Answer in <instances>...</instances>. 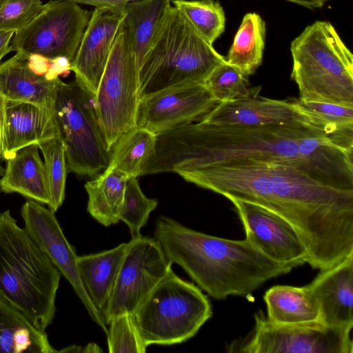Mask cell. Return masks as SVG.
Wrapping results in <instances>:
<instances>
[{
  "instance_id": "6da1fadb",
  "label": "cell",
  "mask_w": 353,
  "mask_h": 353,
  "mask_svg": "<svg viewBox=\"0 0 353 353\" xmlns=\"http://www.w3.org/2000/svg\"><path fill=\"white\" fill-rule=\"evenodd\" d=\"M176 173L229 200L251 202L284 218L314 269H327L353 254V189L326 184L291 165L256 159Z\"/></svg>"
},
{
  "instance_id": "7a4b0ae2",
  "label": "cell",
  "mask_w": 353,
  "mask_h": 353,
  "mask_svg": "<svg viewBox=\"0 0 353 353\" xmlns=\"http://www.w3.org/2000/svg\"><path fill=\"white\" fill-rule=\"evenodd\" d=\"M243 159L291 165L336 187L351 164L350 152L314 125L241 128L198 121L156 134L146 168L150 174L176 172Z\"/></svg>"
},
{
  "instance_id": "3957f363",
  "label": "cell",
  "mask_w": 353,
  "mask_h": 353,
  "mask_svg": "<svg viewBox=\"0 0 353 353\" xmlns=\"http://www.w3.org/2000/svg\"><path fill=\"white\" fill-rule=\"evenodd\" d=\"M168 261L183 268L212 298L248 297L269 279L292 268L267 257L246 239L230 240L190 229L165 216L154 232Z\"/></svg>"
},
{
  "instance_id": "277c9868",
  "label": "cell",
  "mask_w": 353,
  "mask_h": 353,
  "mask_svg": "<svg viewBox=\"0 0 353 353\" xmlns=\"http://www.w3.org/2000/svg\"><path fill=\"white\" fill-rule=\"evenodd\" d=\"M61 273L9 210L0 213V297L45 330L55 315Z\"/></svg>"
},
{
  "instance_id": "5b68a950",
  "label": "cell",
  "mask_w": 353,
  "mask_h": 353,
  "mask_svg": "<svg viewBox=\"0 0 353 353\" xmlns=\"http://www.w3.org/2000/svg\"><path fill=\"white\" fill-rule=\"evenodd\" d=\"M225 59L172 6L139 69V97L172 87L204 83Z\"/></svg>"
},
{
  "instance_id": "8992f818",
  "label": "cell",
  "mask_w": 353,
  "mask_h": 353,
  "mask_svg": "<svg viewBox=\"0 0 353 353\" xmlns=\"http://www.w3.org/2000/svg\"><path fill=\"white\" fill-rule=\"evenodd\" d=\"M290 51L299 99L353 107V55L331 23L307 26Z\"/></svg>"
},
{
  "instance_id": "52a82bcc",
  "label": "cell",
  "mask_w": 353,
  "mask_h": 353,
  "mask_svg": "<svg viewBox=\"0 0 353 353\" xmlns=\"http://www.w3.org/2000/svg\"><path fill=\"white\" fill-rule=\"evenodd\" d=\"M145 344L170 345L193 337L212 316L208 296L172 270L164 276L133 314Z\"/></svg>"
},
{
  "instance_id": "ba28073f",
  "label": "cell",
  "mask_w": 353,
  "mask_h": 353,
  "mask_svg": "<svg viewBox=\"0 0 353 353\" xmlns=\"http://www.w3.org/2000/svg\"><path fill=\"white\" fill-rule=\"evenodd\" d=\"M54 117L63 141L68 172L94 178L108 166L110 151L101 132L95 97L76 81L61 80Z\"/></svg>"
},
{
  "instance_id": "9c48e42d",
  "label": "cell",
  "mask_w": 353,
  "mask_h": 353,
  "mask_svg": "<svg viewBox=\"0 0 353 353\" xmlns=\"http://www.w3.org/2000/svg\"><path fill=\"white\" fill-rule=\"evenodd\" d=\"M139 70L123 21L114 40L95 96L99 125L111 152L136 127L140 100Z\"/></svg>"
},
{
  "instance_id": "30bf717a",
  "label": "cell",
  "mask_w": 353,
  "mask_h": 353,
  "mask_svg": "<svg viewBox=\"0 0 353 353\" xmlns=\"http://www.w3.org/2000/svg\"><path fill=\"white\" fill-rule=\"evenodd\" d=\"M253 330L232 342L229 352L352 353L351 328L330 326L321 321L276 324L261 310L254 314Z\"/></svg>"
},
{
  "instance_id": "8fae6325",
  "label": "cell",
  "mask_w": 353,
  "mask_h": 353,
  "mask_svg": "<svg viewBox=\"0 0 353 353\" xmlns=\"http://www.w3.org/2000/svg\"><path fill=\"white\" fill-rule=\"evenodd\" d=\"M90 15L78 3L51 0L26 28L14 33L10 51L26 57L40 54L50 60L63 57L72 62Z\"/></svg>"
},
{
  "instance_id": "7c38bea8",
  "label": "cell",
  "mask_w": 353,
  "mask_h": 353,
  "mask_svg": "<svg viewBox=\"0 0 353 353\" xmlns=\"http://www.w3.org/2000/svg\"><path fill=\"white\" fill-rule=\"evenodd\" d=\"M154 237L131 238L113 290L100 312L108 325L115 316L134 314L157 283L172 270Z\"/></svg>"
},
{
  "instance_id": "4fadbf2b",
  "label": "cell",
  "mask_w": 353,
  "mask_h": 353,
  "mask_svg": "<svg viewBox=\"0 0 353 353\" xmlns=\"http://www.w3.org/2000/svg\"><path fill=\"white\" fill-rule=\"evenodd\" d=\"M21 215L26 232L72 285L91 319L107 334L103 317L92 303L80 279L77 265L78 256L65 236L54 213L41 203L29 199L22 205Z\"/></svg>"
},
{
  "instance_id": "5bb4252c",
  "label": "cell",
  "mask_w": 353,
  "mask_h": 353,
  "mask_svg": "<svg viewBox=\"0 0 353 353\" xmlns=\"http://www.w3.org/2000/svg\"><path fill=\"white\" fill-rule=\"evenodd\" d=\"M217 103L205 83H189L141 97L136 127L155 135L180 125L198 122Z\"/></svg>"
},
{
  "instance_id": "9a60e30c",
  "label": "cell",
  "mask_w": 353,
  "mask_h": 353,
  "mask_svg": "<svg viewBox=\"0 0 353 353\" xmlns=\"http://www.w3.org/2000/svg\"><path fill=\"white\" fill-rule=\"evenodd\" d=\"M230 201L243 225L245 239L254 247L292 269L306 263L305 247L290 223L259 205L239 199Z\"/></svg>"
},
{
  "instance_id": "2e32d148",
  "label": "cell",
  "mask_w": 353,
  "mask_h": 353,
  "mask_svg": "<svg viewBox=\"0 0 353 353\" xmlns=\"http://www.w3.org/2000/svg\"><path fill=\"white\" fill-rule=\"evenodd\" d=\"M124 17V5L95 8L71 62L75 81L94 97Z\"/></svg>"
},
{
  "instance_id": "e0dca14e",
  "label": "cell",
  "mask_w": 353,
  "mask_h": 353,
  "mask_svg": "<svg viewBox=\"0 0 353 353\" xmlns=\"http://www.w3.org/2000/svg\"><path fill=\"white\" fill-rule=\"evenodd\" d=\"M199 121L241 128L315 126L297 107L294 98L272 99L260 96L259 92L242 100L219 103Z\"/></svg>"
},
{
  "instance_id": "ac0fdd59",
  "label": "cell",
  "mask_w": 353,
  "mask_h": 353,
  "mask_svg": "<svg viewBox=\"0 0 353 353\" xmlns=\"http://www.w3.org/2000/svg\"><path fill=\"white\" fill-rule=\"evenodd\" d=\"M327 325L353 327V254L338 264L322 270L307 285Z\"/></svg>"
},
{
  "instance_id": "d6986e66",
  "label": "cell",
  "mask_w": 353,
  "mask_h": 353,
  "mask_svg": "<svg viewBox=\"0 0 353 353\" xmlns=\"http://www.w3.org/2000/svg\"><path fill=\"white\" fill-rule=\"evenodd\" d=\"M28 57L16 53L0 64V94L6 101L24 102L54 110L59 77L39 74L28 66Z\"/></svg>"
},
{
  "instance_id": "ffe728a7",
  "label": "cell",
  "mask_w": 353,
  "mask_h": 353,
  "mask_svg": "<svg viewBox=\"0 0 353 353\" xmlns=\"http://www.w3.org/2000/svg\"><path fill=\"white\" fill-rule=\"evenodd\" d=\"M58 132L54 110L28 103L6 101L4 160L17 150L38 144Z\"/></svg>"
},
{
  "instance_id": "44dd1931",
  "label": "cell",
  "mask_w": 353,
  "mask_h": 353,
  "mask_svg": "<svg viewBox=\"0 0 353 353\" xmlns=\"http://www.w3.org/2000/svg\"><path fill=\"white\" fill-rule=\"evenodd\" d=\"M39 149L37 144H31L6 159L5 172L0 179V192L18 193L41 204H49L46 168Z\"/></svg>"
},
{
  "instance_id": "7402d4cb",
  "label": "cell",
  "mask_w": 353,
  "mask_h": 353,
  "mask_svg": "<svg viewBox=\"0 0 353 353\" xmlns=\"http://www.w3.org/2000/svg\"><path fill=\"white\" fill-rule=\"evenodd\" d=\"M172 0H135L124 5L123 24L138 70L172 8Z\"/></svg>"
},
{
  "instance_id": "603a6c76",
  "label": "cell",
  "mask_w": 353,
  "mask_h": 353,
  "mask_svg": "<svg viewBox=\"0 0 353 353\" xmlns=\"http://www.w3.org/2000/svg\"><path fill=\"white\" fill-rule=\"evenodd\" d=\"M128 247L122 243L103 252L78 256L77 265L83 287L100 311L108 299Z\"/></svg>"
},
{
  "instance_id": "cb8c5ba5",
  "label": "cell",
  "mask_w": 353,
  "mask_h": 353,
  "mask_svg": "<svg viewBox=\"0 0 353 353\" xmlns=\"http://www.w3.org/2000/svg\"><path fill=\"white\" fill-rule=\"evenodd\" d=\"M54 353L45 330L0 297V353Z\"/></svg>"
},
{
  "instance_id": "d4e9b609",
  "label": "cell",
  "mask_w": 353,
  "mask_h": 353,
  "mask_svg": "<svg viewBox=\"0 0 353 353\" xmlns=\"http://www.w3.org/2000/svg\"><path fill=\"white\" fill-rule=\"evenodd\" d=\"M263 299L267 307L266 317L274 323L320 321L318 307L307 285H274L265 292Z\"/></svg>"
},
{
  "instance_id": "484cf974",
  "label": "cell",
  "mask_w": 353,
  "mask_h": 353,
  "mask_svg": "<svg viewBox=\"0 0 353 353\" xmlns=\"http://www.w3.org/2000/svg\"><path fill=\"white\" fill-rule=\"evenodd\" d=\"M128 177L119 171L105 170L85 184L88 195L87 210L108 227L120 221V212Z\"/></svg>"
},
{
  "instance_id": "4316f807",
  "label": "cell",
  "mask_w": 353,
  "mask_h": 353,
  "mask_svg": "<svg viewBox=\"0 0 353 353\" xmlns=\"http://www.w3.org/2000/svg\"><path fill=\"white\" fill-rule=\"evenodd\" d=\"M265 34V22L261 16L254 12L246 14L235 34L226 61L246 77L254 74L262 63Z\"/></svg>"
},
{
  "instance_id": "83f0119b",
  "label": "cell",
  "mask_w": 353,
  "mask_h": 353,
  "mask_svg": "<svg viewBox=\"0 0 353 353\" xmlns=\"http://www.w3.org/2000/svg\"><path fill=\"white\" fill-rule=\"evenodd\" d=\"M297 107L313 125L339 146L353 151V107L339 104L304 101L299 98Z\"/></svg>"
},
{
  "instance_id": "f1b7e54d",
  "label": "cell",
  "mask_w": 353,
  "mask_h": 353,
  "mask_svg": "<svg viewBox=\"0 0 353 353\" xmlns=\"http://www.w3.org/2000/svg\"><path fill=\"white\" fill-rule=\"evenodd\" d=\"M155 144L154 134L135 127L121 137L112 149L105 170L119 171L128 179L140 176L142 168L154 153Z\"/></svg>"
},
{
  "instance_id": "f546056e",
  "label": "cell",
  "mask_w": 353,
  "mask_h": 353,
  "mask_svg": "<svg viewBox=\"0 0 353 353\" xmlns=\"http://www.w3.org/2000/svg\"><path fill=\"white\" fill-rule=\"evenodd\" d=\"M172 3L210 43L224 32L225 16L218 1L172 0Z\"/></svg>"
},
{
  "instance_id": "4dcf8cb0",
  "label": "cell",
  "mask_w": 353,
  "mask_h": 353,
  "mask_svg": "<svg viewBox=\"0 0 353 353\" xmlns=\"http://www.w3.org/2000/svg\"><path fill=\"white\" fill-rule=\"evenodd\" d=\"M37 145L44 158L50 194L48 206L55 213L65 199L68 168L64 145L59 132Z\"/></svg>"
},
{
  "instance_id": "1f68e13d",
  "label": "cell",
  "mask_w": 353,
  "mask_h": 353,
  "mask_svg": "<svg viewBox=\"0 0 353 353\" xmlns=\"http://www.w3.org/2000/svg\"><path fill=\"white\" fill-rule=\"evenodd\" d=\"M247 77L225 60L213 70L204 83L218 103L231 102L260 92L261 87L250 88Z\"/></svg>"
},
{
  "instance_id": "d6a6232c",
  "label": "cell",
  "mask_w": 353,
  "mask_h": 353,
  "mask_svg": "<svg viewBox=\"0 0 353 353\" xmlns=\"http://www.w3.org/2000/svg\"><path fill=\"white\" fill-rule=\"evenodd\" d=\"M158 205L157 199H150L143 193L137 177L128 179L120 221L129 228L131 237L141 235V229L147 223L149 215Z\"/></svg>"
},
{
  "instance_id": "836d02e7",
  "label": "cell",
  "mask_w": 353,
  "mask_h": 353,
  "mask_svg": "<svg viewBox=\"0 0 353 353\" xmlns=\"http://www.w3.org/2000/svg\"><path fill=\"white\" fill-rule=\"evenodd\" d=\"M107 332L110 353H145L147 345L143 341L132 314L125 313L114 317Z\"/></svg>"
},
{
  "instance_id": "e575fe53",
  "label": "cell",
  "mask_w": 353,
  "mask_h": 353,
  "mask_svg": "<svg viewBox=\"0 0 353 353\" xmlns=\"http://www.w3.org/2000/svg\"><path fill=\"white\" fill-rule=\"evenodd\" d=\"M41 0H0V30L17 32L43 9Z\"/></svg>"
},
{
  "instance_id": "d590c367",
  "label": "cell",
  "mask_w": 353,
  "mask_h": 353,
  "mask_svg": "<svg viewBox=\"0 0 353 353\" xmlns=\"http://www.w3.org/2000/svg\"><path fill=\"white\" fill-rule=\"evenodd\" d=\"M70 71L71 61L65 57H59L50 60V68L46 74L50 79H55Z\"/></svg>"
},
{
  "instance_id": "8d00e7d4",
  "label": "cell",
  "mask_w": 353,
  "mask_h": 353,
  "mask_svg": "<svg viewBox=\"0 0 353 353\" xmlns=\"http://www.w3.org/2000/svg\"><path fill=\"white\" fill-rule=\"evenodd\" d=\"M28 60L30 68L39 74H46L50 68V60L42 55L32 54Z\"/></svg>"
},
{
  "instance_id": "74e56055",
  "label": "cell",
  "mask_w": 353,
  "mask_h": 353,
  "mask_svg": "<svg viewBox=\"0 0 353 353\" xmlns=\"http://www.w3.org/2000/svg\"><path fill=\"white\" fill-rule=\"evenodd\" d=\"M78 4H85L95 8L114 7L123 6L135 0H65Z\"/></svg>"
},
{
  "instance_id": "f35d334b",
  "label": "cell",
  "mask_w": 353,
  "mask_h": 353,
  "mask_svg": "<svg viewBox=\"0 0 353 353\" xmlns=\"http://www.w3.org/2000/svg\"><path fill=\"white\" fill-rule=\"evenodd\" d=\"M6 100L0 94V160H4L3 130Z\"/></svg>"
},
{
  "instance_id": "ab89813d",
  "label": "cell",
  "mask_w": 353,
  "mask_h": 353,
  "mask_svg": "<svg viewBox=\"0 0 353 353\" xmlns=\"http://www.w3.org/2000/svg\"><path fill=\"white\" fill-rule=\"evenodd\" d=\"M12 32H3L0 30V61L10 51V43L14 35Z\"/></svg>"
},
{
  "instance_id": "60d3db41",
  "label": "cell",
  "mask_w": 353,
  "mask_h": 353,
  "mask_svg": "<svg viewBox=\"0 0 353 353\" xmlns=\"http://www.w3.org/2000/svg\"><path fill=\"white\" fill-rule=\"evenodd\" d=\"M308 8H317L321 7L324 0H287Z\"/></svg>"
},
{
  "instance_id": "b9f144b4",
  "label": "cell",
  "mask_w": 353,
  "mask_h": 353,
  "mask_svg": "<svg viewBox=\"0 0 353 353\" xmlns=\"http://www.w3.org/2000/svg\"><path fill=\"white\" fill-rule=\"evenodd\" d=\"M103 350L94 343H88L83 350L82 352H101Z\"/></svg>"
},
{
  "instance_id": "7bdbcfd3",
  "label": "cell",
  "mask_w": 353,
  "mask_h": 353,
  "mask_svg": "<svg viewBox=\"0 0 353 353\" xmlns=\"http://www.w3.org/2000/svg\"><path fill=\"white\" fill-rule=\"evenodd\" d=\"M81 348L82 347L81 346L74 345L61 350H59L58 352H82Z\"/></svg>"
},
{
  "instance_id": "ee69618b",
  "label": "cell",
  "mask_w": 353,
  "mask_h": 353,
  "mask_svg": "<svg viewBox=\"0 0 353 353\" xmlns=\"http://www.w3.org/2000/svg\"><path fill=\"white\" fill-rule=\"evenodd\" d=\"M1 160H0V176H2L5 172V168L1 165Z\"/></svg>"
},
{
  "instance_id": "f6af8a7d",
  "label": "cell",
  "mask_w": 353,
  "mask_h": 353,
  "mask_svg": "<svg viewBox=\"0 0 353 353\" xmlns=\"http://www.w3.org/2000/svg\"><path fill=\"white\" fill-rule=\"evenodd\" d=\"M324 1H325V0H324Z\"/></svg>"
}]
</instances>
